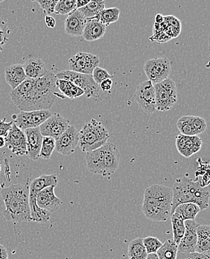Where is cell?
I'll return each mask as SVG.
<instances>
[{"mask_svg": "<svg viewBox=\"0 0 210 259\" xmlns=\"http://www.w3.org/2000/svg\"><path fill=\"white\" fill-rule=\"evenodd\" d=\"M6 82L12 90H15L26 79L23 64H15L9 66L5 70Z\"/></svg>", "mask_w": 210, "mask_h": 259, "instance_id": "cell-23", "label": "cell"}, {"mask_svg": "<svg viewBox=\"0 0 210 259\" xmlns=\"http://www.w3.org/2000/svg\"><path fill=\"white\" fill-rule=\"evenodd\" d=\"M87 19L78 10H75L69 15L64 23L66 34L79 37L82 36Z\"/></svg>", "mask_w": 210, "mask_h": 259, "instance_id": "cell-20", "label": "cell"}, {"mask_svg": "<svg viewBox=\"0 0 210 259\" xmlns=\"http://www.w3.org/2000/svg\"><path fill=\"white\" fill-rule=\"evenodd\" d=\"M192 125L197 135L201 134L206 130V122L204 119L197 116H191Z\"/></svg>", "mask_w": 210, "mask_h": 259, "instance_id": "cell-40", "label": "cell"}, {"mask_svg": "<svg viewBox=\"0 0 210 259\" xmlns=\"http://www.w3.org/2000/svg\"><path fill=\"white\" fill-rule=\"evenodd\" d=\"M0 259H9V255H3V256L0 257Z\"/></svg>", "mask_w": 210, "mask_h": 259, "instance_id": "cell-51", "label": "cell"}, {"mask_svg": "<svg viewBox=\"0 0 210 259\" xmlns=\"http://www.w3.org/2000/svg\"><path fill=\"white\" fill-rule=\"evenodd\" d=\"M128 256V259H146L148 252L142 242V238H136L130 242Z\"/></svg>", "mask_w": 210, "mask_h": 259, "instance_id": "cell-29", "label": "cell"}, {"mask_svg": "<svg viewBox=\"0 0 210 259\" xmlns=\"http://www.w3.org/2000/svg\"><path fill=\"white\" fill-rule=\"evenodd\" d=\"M5 255H9L7 249L3 244H0V257Z\"/></svg>", "mask_w": 210, "mask_h": 259, "instance_id": "cell-48", "label": "cell"}, {"mask_svg": "<svg viewBox=\"0 0 210 259\" xmlns=\"http://www.w3.org/2000/svg\"><path fill=\"white\" fill-rule=\"evenodd\" d=\"M120 10L118 8L104 9L94 18L104 26H109L112 23L118 21L120 18Z\"/></svg>", "mask_w": 210, "mask_h": 259, "instance_id": "cell-31", "label": "cell"}, {"mask_svg": "<svg viewBox=\"0 0 210 259\" xmlns=\"http://www.w3.org/2000/svg\"><path fill=\"white\" fill-rule=\"evenodd\" d=\"M200 211V208L197 205L189 202L178 205L172 213L178 215L183 221H195L196 216Z\"/></svg>", "mask_w": 210, "mask_h": 259, "instance_id": "cell-27", "label": "cell"}, {"mask_svg": "<svg viewBox=\"0 0 210 259\" xmlns=\"http://www.w3.org/2000/svg\"><path fill=\"white\" fill-rule=\"evenodd\" d=\"M6 147L17 156L27 154L26 138L24 131L19 128L15 123L6 138Z\"/></svg>", "mask_w": 210, "mask_h": 259, "instance_id": "cell-14", "label": "cell"}, {"mask_svg": "<svg viewBox=\"0 0 210 259\" xmlns=\"http://www.w3.org/2000/svg\"><path fill=\"white\" fill-rule=\"evenodd\" d=\"M159 259H176L178 245L172 239H168L156 252Z\"/></svg>", "mask_w": 210, "mask_h": 259, "instance_id": "cell-32", "label": "cell"}, {"mask_svg": "<svg viewBox=\"0 0 210 259\" xmlns=\"http://www.w3.org/2000/svg\"><path fill=\"white\" fill-rule=\"evenodd\" d=\"M3 3V0H0V3Z\"/></svg>", "mask_w": 210, "mask_h": 259, "instance_id": "cell-52", "label": "cell"}, {"mask_svg": "<svg viewBox=\"0 0 210 259\" xmlns=\"http://www.w3.org/2000/svg\"><path fill=\"white\" fill-rule=\"evenodd\" d=\"M143 69L148 81L153 84L162 82L172 73L170 61L166 58L149 59L144 64Z\"/></svg>", "mask_w": 210, "mask_h": 259, "instance_id": "cell-9", "label": "cell"}, {"mask_svg": "<svg viewBox=\"0 0 210 259\" xmlns=\"http://www.w3.org/2000/svg\"><path fill=\"white\" fill-rule=\"evenodd\" d=\"M57 184L58 177L56 174H43L34 179L29 185V194L37 196L44 188L49 186H56Z\"/></svg>", "mask_w": 210, "mask_h": 259, "instance_id": "cell-24", "label": "cell"}, {"mask_svg": "<svg viewBox=\"0 0 210 259\" xmlns=\"http://www.w3.org/2000/svg\"><path fill=\"white\" fill-rule=\"evenodd\" d=\"M52 113L49 110L39 111H20L19 114L12 116L14 123L20 130L25 131L29 128H38L51 117Z\"/></svg>", "mask_w": 210, "mask_h": 259, "instance_id": "cell-10", "label": "cell"}, {"mask_svg": "<svg viewBox=\"0 0 210 259\" xmlns=\"http://www.w3.org/2000/svg\"><path fill=\"white\" fill-rule=\"evenodd\" d=\"M107 26L95 18L87 19L82 36L87 41L92 42L104 37Z\"/></svg>", "mask_w": 210, "mask_h": 259, "instance_id": "cell-22", "label": "cell"}, {"mask_svg": "<svg viewBox=\"0 0 210 259\" xmlns=\"http://www.w3.org/2000/svg\"><path fill=\"white\" fill-rule=\"evenodd\" d=\"M146 259H159L156 253L148 254Z\"/></svg>", "mask_w": 210, "mask_h": 259, "instance_id": "cell-50", "label": "cell"}, {"mask_svg": "<svg viewBox=\"0 0 210 259\" xmlns=\"http://www.w3.org/2000/svg\"><path fill=\"white\" fill-rule=\"evenodd\" d=\"M164 17L161 14H158L155 16V23L156 24H161V23H164Z\"/></svg>", "mask_w": 210, "mask_h": 259, "instance_id": "cell-47", "label": "cell"}, {"mask_svg": "<svg viewBox=\"0 0 210 259\" xmlns=\"http://www.w3.org/2000/svg\"><path fill=\"white\" fill-rule=\"evenodd\" d=\"M176 259H209V252L208 253H182L178 252Z\"/></svg>", "mask_w": 210, "mask_h": 259, "instance_id": "cell-42", "label": "cell"}, {"mask_svg": "<svg viewBox=\"0 0 210 259\" xmlns=\"http://www.w3.org/2000/svg\"><path fill=\"white\" fill-rule=\"evenodd\" d=\"M26 138V146H27L28 158L37 161L39 158L40 149H41L42 142H43V136L40 133L38 128H29L24 131Z\"/></svg>", "mask_w": 210, "mask_h": 259, "instance_id": "cell-19", "label": "cell"}, {"mask_svg": "<svg viewBox=\"0 0 210 259\" xmlns=\"http://www.w3.org/2000/svg\"><path fill=\"white\" fill-rule=\"evenodd\" d=\"M1 195L6 206L3 216L7 221L15 223L31 222L29 185H10L2 189Z\"/></svg>", "mask_w": 210, "mask_h": 259, "instance_id": "cell-3", "label": "cell"}, {"mask_svg": "<svg viewBox=\"0 0 210 259\" xmlns=\"http://www.w3.org/2000/svg\"><path fill=\"white\" fill-rule=\"evenodd\" d=\"M11 31L7 23L0 17V53L3 50L5 45L9 41Z\"/></svg>", "mask_w": 210, "mask_h": 259, "instance_id": "cell-39", "label": "cell"}, {"mask_svg": "<svg viewBox=\"0 0 210 259\" xmlns=\"http://www.w3.org/2000/svg\"><path fill=\"white\" fill-rule=\"evenodd\" d=\"M172 221V231H173V241L177 245L179 244L185 233L184 221L175 213L170 216Z\"/></svg>", "mask_w": 210, "mask_h": 259, "instance_id": "cell-33", "label": "cell"}, {"mask_svg": "<svg viewBox=\"0 0 210 259\" xmlns=\"http://www.w3.org/2000/svg\"><path fill=\"white\" fill-rule=\"evenodd\" d=\"M89 2H90V0H76V6H75V9H76V10H78V9L84 7V6L88 4Z\"/></svg>", "mask_w": 210, "mask_h": 259, "instance_id": "cell-46", "label": "cell"}, {"mask_svg": "<svg viewBox=\"0 0 210 259\" xmlns=\"http://www.w3.org/2000/svg\"><path fill=\"white\" fill-rule=\"evenodd\" d=\"M92 78L97 84L99 85L103 81L106 79H112V75L110 74L109 72L101 67H96L94 69L92 73Z\"/></svg>", "mask_w": 210, "mask_h": 259, "instance_id": "cell-38", "label": "cell"}, {"mask_svg": "<svg viewBox=\"0 0 210 259\" xmlns=\"http://www.w3.org/2000/svg\"><path fill=\"white\" fill-rule=\"evenodd\" d=\"M0 172H1V164H0Z\"/></svg>", "mask_w": 210, "mask_h": 259, "instance_id": "cell-53", "label": "cell"}, {"mask_svg": "<svg viewBox=\"0 0 210 259\" xmlns=\"http://www.w3.org/2000/svg\"><path fill=\"white\" fill-rule=\"evenodd\" d=\"M76 0H60L58 1L55 8L54 14L56 15H70L76 10Z\"/></svg>", "mask_w": 210, "mask_h": 259, "instance_id": "cell-36", "label": "cell"}, {"mask_svg": "<svg viewBox=\"0 0 210 259\" xmlns=\"http://www.w3.org/2000/svg\"><path fill=\"white\" fill-rule=\"evenodd\" d=\"M175 143L178 151L185 158H189L200 151L202 146V140L197 136H185L179 135L177 136Z\"/></svg>", "mask_w": 210, "mask_h": 259, "instance_id": "cell-18", "label": "cell"}, {"mask_svg": "<svg viewBox=\"0 0 210 259\" xmlns=\"http://www.w3.org/2000/svg\"><path fill=\"white\" fill-rule=\"evenodd\" d=\"M156 97V110L167 111L178 101V89L173 80L168 78L162 82L153 84Z\"/></svg>", "mask_w": 210, "mask_h": 259, "instance_id": "cell-8", "label": "cell"}, {"mask_svg": "<svg viewBox=\"0 0 210 259\" xmlns=\"http://www.w3.org/2000/svg\"><path fill=\"white\" fill-rule=\"evenodd\" d=\"M29 208H30L31 222L45 224L48 222L51 218V213L42 209L37 205V196L29 194Z\"/></svg>", "mask_w": 210, "mask_h": 259, "instance_id": "cell-26", "label": "cell"}, {"mask_svg": "<svg viewBox=\"0 0 210 259\" xmlns=\"http://www.w3.org/2000/svg\"><path fill=\"white\" fill-rule=\"evenodd\" d=\"M6 146V138L0 137V149L3 148Z\"/></svg>", "mask_w": 210, "mask_h": 259, "instance_id": "cell-49", "label": "cell"}, {"mask_svg": "<svg viewBox=\"0 0 210 259\" xmlns=\"http://www.w3.org/2000/svg\"><path fill=\"white\" fill-rule=\"evenodd\" d=\"M57 78L52 71L36 79L26 78L15 90L11 91V100L20 111L48 110L58 97Z\"/></svg>", "mask_w": 210, "mask_h": 259, "instance_id": "cell-1", "label": "cell"}, {"mask_svg": "<svg viewBox=\"0 0 210 259\" xmlns=\"http://www.w3.org/2000/svg\"><path fill=\"white\" fill-rule=\"evenodd\" d=\"M58 79L66 80L74 84L84 92L87 98L100 100V88L94 81L92 75L81 74L71 70H62L56 74Z\"/></svg>", "mask_w": 210, "mask_h": 259, "instance_id": "cell-7", "label": "cell"}, {"mask_svg": "<svg viewBox=\"0 0 210 259\" xmlns=\"http://www.w3.org/2000/svg\"><path fill=\"white\" fill-rule=\"evenodd\" d=\"M104 9L105 2L103 0H91L87 6L78 10L86 19H91L96 17Z\"/></svg>", "mask_w": 210, "mask_h": 259, "instance_id": "cell-30", "label": "cell"}, {"mask_svg": "<svg viewBox=\"0 0 210 259\" xmlns=\"http://www.w3.org/2000/svg\"><path fill=\"white\" fill-rule=\"evenodd\" d=\"M36 3L40 5V8L43 9L45 14L50 16L51 14H54L55 8H56L58 1L56 0H37Z\"/></svg>", "mask_w": 210, "mask_h": 259, "instance_id": "cell-41", "label": "cell"}, {"mask_svg": "<svg viewBox=\"0 0 210 259\" xmlns=\"http://www.w3.org/2000/svg\"><path fill=\"white\" fill-rule=\"evenodd\" d=\"M109 138V132L102 123L92 119L78 132V145L81 151L87 153L102 147Z\"/></svg>", "mask_w": 210, "mask_h": 259, "instance_id": "cell-6", "label": "cell"}, {"mask_svg": "<svg viewBox=\"0 0 210 259\" xmlns=\"http://www.w3.org/2000/svg\"><path fill=\"white\" fill-rule=\"evenodd\" d=\"M45 23L46 24V26H48V28H51V29H53V28L56 27V21L55 20L54 17H51V16L46 15L45 17Z\"/></svg>", "mask_w": 210, "mask_h": 259, "instance_id": "cell-45", "label": "cell"}, {"mask_svg": "<svg viewBox=\"0 0 210 259\" xmlns=\"http://www.w3.org/2000/svg\"><path fill=\"white\" fill-rule=\"evenodd\" d=\"M172 190V204L171 214L178 205L183 203H194L200 211L209 207V186L202 187L197 181H192L187 177L178 179Z\"/></svg>", "mask_w": 210, "mask_h": 259, "instance_id": "cell-4", "label": "cell"}, {"mask_svg": "<svg viewBox=\"0 0 210 259\" xmlns=\"http://www.w3.org/2000/svg\"><path fill=\"white\" fill-rule=\"evenodd\" d=\"M134 97L136 103L144 112L150 114L156 111L154 87L148 80L137 86Z\"/></svg>", "mask_w": 210, "mask_h": 259, "instance_id": "cell-11", "label": "cell"}, {"mask_svg": "<svg viewBox=\"0 0 210 259\" xmlns=\"http://www.w3.org/2000/svg\"><path fill=\"white\" fill-rule=\"evenodd\" d=\"M56 187H47L37 195V205L38 207L51 213L56 212L63 204L62 200L55 194Z\"/></svg>", "mask_w": 210, "mask_h": 259, "instance_id": "cell-17", "label": "cell"}, {"mask_svg": "<svg viewBox=\"0 0 210 259\" xmlns=\"http://www.w3.org/2000/svg\"><path fill=\"white\" fill-rule=\"evenodd\" d=\"M23 66L26 78L30 79L41 78L48 71L44 61L38 58L28 59Z\"/></svg>", "mask_w": 210, "mask_h": 259, "instance_id": "cell-21", "label": "cell"}, {"mask_svg": "<svg viewBox=\"0 0 210 259\" xmlns=\"http://www.w3.org/2000/svg\"><path fill=\"white\" fill-rule=\"evenodd\" d=\"M172 204V188L158 184L150 185L144 193L142 213L150 221L165 222L170 218Z\"/></svg>", "mask_w": 210, "mask_h": 259, "instance_id": "cell-2", "label": "cell"}, {"mask_svg": "<svg viewBox=\"0 0 210 259\" xmlns=\"http://www.w3.org/2000/svg\"><path fill=\"white\" fill-rule=\"evenodd\" d=\"M185 233L178 245V252L182 253L195 252L197 244V228L200 224L195 221H184Z\"/></svg>", "mask_w": 210, "mask_h": 259, "instance_id": "cell-16", "label": "cell"}, {"mask_svg": "<svg viewBox=\"0 0 210 259\" xmlns=\"http://www.w3.org/2000/svg\"><path fill=\"white\" fill-rule=\"evenodd\" d=\"M177 127L179 130L180 135L185 136H195L197 133L192 125L191 116H183L180 117L177 122Z\"/></svg>", "mask_w": 210, "mask_h": 259, "instance_id": "cell-34", "label": "cell"}, {"mask_svg": "<svg viewBox=\"0 0 210 259\" xmlns=\"http://www.w3.org/2000/svg\"><path fill=\"white\" fill-rule=\"evenodd\" d=\"M99 58L92 53H77L69 60V67L71 71L81 74L92 75V71L99 64Z\"/></svg>", "mask_w": 210, "mask_h": 259, "instance_id": "cell-12", "label": "cell"}, {"mask_svg": "<svg viewBox=\"0 0 210 259\" xmlns=\"http://www.w3.org/2000/svg\"><path fill=\"white\" fill-rule=\"evenodd\" d=\"M142 242L148 254L156 253L158 249L163 246V243L155 237H146L142 238Z\"/></svg>", "mask_w": 210, "mask_h": 259, "instance_id": "cell-37", "label": "cell"}, {"mask_svg": "<svg viewBox=\"0 0 210 259\" xmlns=\"http://www.w3.org/2000/svg\"><path fill=\"white\" fill-rule=\"evenodd\" d=\"M6 118L5 117L3 120H0V137L6 138L14 123L13 121L6 122Z\"/></svg>", "mask_w": 210, "mask_h": 259, "instance_id": "cell-43", "label": "cell"}, {"mask_svg": "<svg viewBox=\"0 0 210 259\" xmlns=\"http://www.w3.org/2000/svg\"><path fill=\"white\" fill-rule=\"evenodd\" d=\"M113 86L112 79L109 78V79L104 80L101 84H99V88L103 91V92H109L111 90Z\"/></svg>", "mask_w": 210, "mask_h": 259, "instance_id": "cell-44", "label": "cell"}, {"mask_svg": "<svg viewBox=\"0 0 210 259\" xmlns=\"http://www.w3.org/2000/svg\"><path fill=\"white\" fill-rule=\"evenodd\" d=\"M57 87L61 94L67 98L74 100L84 95V92L73 83L66 80H57Z\"/></svg>", "mask_w": 210, "mask_h": 259, "instance_id": "cell-28", "label": "cell"}, {"mask_svg": "<svg viewBox=\"0 0 210 259\" xmlns=\"http://www.w3.org/2000/svg\"><path fill=\"white\" fill-rule=\"evenodd\" d=\"M78 145V131L70 125L62 135L56 140V150L63 155H70Z\"/></svg>", "mask_w": 210, "mask_h": 259, "instance_id": "cell-15", "label": "cell"}, {"mask_svg": "<svg viewBox=\"0 0 210 259\" xmlns=\"http://www.w3.org/2000/svg\"><path fill=\"white\" fill-rule=\"evenodd\" d=\"M88 170L95 175L108 177L116 172L120 166V153L117 146L106 143L97 150L86 153Z\"/></svg>", "mask_w": 210, "mask_h": 259, "instance_id": "cell-5", "label": "cell"}, {"mask_svg": "<svg viewBox=\"0 0 210 259\" xmlns=\"http://www.w3.org/2000/svg\"><path fill=\"white\" fill-rule=\"evenodd\" d=\"M55 150H56V140L52 138L43 137L39 158L49 160Z\"/></svg>", "mask_w": 210, "mask_h": 259, "instance_id": "cell-35", "label": "cell"}, {"mask_svg": "<svg viewBox=\"0 0 210 259\" xmlns=\"http://www.w3.org/2000/svg\"><path fill=\"white\" fill-rule=\"evenodd\" d=\"M210 251V227L209 225H199L197 228V244L195 252L208 253Z\"/></svg>", "mask_w": 210, "mask_h": 259, "instance_id": "cell-25", "label": "cell"}, {"mask_svg": "<svg viewBox=\"0 0 210 259\" xmlns=\"http://www.w3.org/2000/svg\"><path fill=\"white\" fill-rule=\"evenodd\" d=\"M70 125V120L64 118L59 113L51 114L42 125L39 126L43 137H50L58 139Z\"/></svg>", "mask_w": 210, "mask_h": 259, "instance_id": "cell-13", "label": "cell"}]
</instances>
